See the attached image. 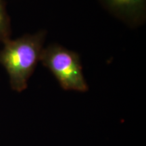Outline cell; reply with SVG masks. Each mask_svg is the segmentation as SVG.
<instances>
[{
    "label": "cell",
    "mask_w": 146,
    "mask_h": 146,
    "mask_svg": "<svg viewBox=\"0 0 146 146\" xmlns=\"http://www.w3.org/2000/svg\"><path fill=\"white\" fill-rule=\"evenodd\" d=\"M46 35L45 31L5 41L0 51V64L8 73L12 88L21 92L27 87L40 56Z\"/></svg>",
    "instance_id": "obj_1"
},
{
    "label": "cell",
    "mask_w": 146,
    "mask_h": 146,
    "mask_svg": "<svg viewBox=\"0 0 146 146\" xmlns=\"http://www.w3.org/2000/svg\"><path fill=\"white\" fill-rule=\"evenodd\" d=\"M40 61L51 71L64 90L79 92L88 90L77 53L61 45L52 44L43 49Z\"/></svg>",
    "instance_id": "obj_2"
},
{
    "label": "cell",
    "mask_w": 146,
    "mask_h": 146,
    "mask_svg": "<svg viewBox=\"0 0 146 146\" xmlns=\"http://www.w3.org/2000/svg\"><path fill=\"white\" fill-rule=\"evenodd\" d=\"M11 26L4 0H0V42L4 43L10 39Z\"/></svg>",
    "instance_id": "obj_4"
},
{
    "label": "cell",
    "mask_w": 146,
    "mask_h": 146,
    "mask_svg": "<svg viewBox=\"0 0 146 146\" xmlns=\"http://www.w3.org/2000/svg\"><path fill=\"white\" fill-rule=\"evenodd\" d=\"M110 12L132 25L145 19L146 0H100Z\"/></svg>",
    "instance_id": "obj_3"
}]
</instances>
